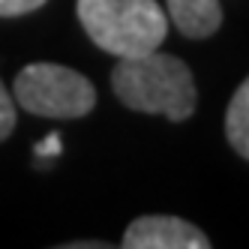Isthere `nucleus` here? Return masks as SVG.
Returning <instances> with one entry per match:
<instances>
[{
    "label": "nucleus",
    "instance_id": "20e7f679",
    "mask_svg": "<svg viewBox=\"0 0 249 249\" xmlns=\"http://www.w3.org/2000/svg\"><path fill=\"white\" fill-rule=\"evenodd\" d=\"M126 249H207L210 240L201 228L180 216H159L147 213L126 225L123 240Z\"/></svg>",
    "mask_w": 249,
    "mask_h": 249
},
{
    "label": "nucleus",
    "instance_id": "423d86ee",
    "mask_svg": "<svg viewBox=\"0 0 249 249\" xmlns=\"http://www.w3.org/2000/svg\"><path fill=\"white\" fill-rule=\"evenodd\" d=\"M225 135L237 156L249 162V78L234 90L225 111Z\"/></svg>",
    "mask_w": 249,
    "mask_h": 249
},
{
    "label": "nucleus",
    "instance_id": "7ed1b4c3",
    "mask_svg": "<svg viewBox=\"0 0 249 249\" xmlns=\"http://www.w3.org/2000/svg\"><path fill=\"white\" fill-rule=\"evenodd\" d=\"M12 99L36 117L75 120L93 111L96 87L78 69L60 63H27L15 75Z\"/></svg>",
    "mask_w": 249,
    "mask_h": 249
},
{
    "label": "nucleus",
    "instance_id": "f03ea898",
    "mask_svg": "<svg viewBox=\"0 0 249 249\" xmlns=\"http://www.w3.org/2000/svg\"><path fill=\"white\" fill-rule=\"evenodd\" d=\"M84 33L114 57H135L162 45L168 15L156 0H78Z\"/></svg>",
    "mask_w": 249,
    "mask_h": 249
},
{
    "label": "nucleus",
    "instance_id": "6e6552de",
    "mask_svg": "<svg viewBox=\"0 0 249 249\" xmlns=\"http://www.w3.org/2000/svg\"><path fill=\"white\" fill-rule=\"evenodd\" d=\"M45 0H0V18H15V15H27L39 9Z\"/></svg>",
    "mask_w": 249,
    "mask_h": 249
},
{
    "label": "nucleus",
    "instance_id": "0eeeda50",
    "mask_svg": "<svg viewBox=\"0 0 249 249\" xmlns=\"http://www.w3.org/2000/svg\"><path fill=\"white\" fill-rule=\"evenodd\" d=\"M15 129V99L6 93L3 81H0V141H6Z\"/></svg>",
    "mask_w": 249,
    "mask_h": 249
},
{
    "label": "nucleus",
    "instance_id": "1a4fd4ad",
    "mask_svg": "<svg viewBox=\"0 0 249 249\" xmlns=\"http://www.w3.org/2000/svg\"><path fill=\"white\" fill-rule=\"evenodd\" d=\"M60 153V138L57 135H48L42 144H36V156H57Z\"/></svg>",
    "mask_w": 249,
    "mask_h": 249
},
{
    "label": "nucleus",
    "instance_id": "f257e3e1",
    "mask_svg": "<svg viewBox=\"0 0 249 249\" xmlns=\"http://www.w3.org/2000/svg\"><path fill=\"white\" fill-rule=\"evenodd\" d=\"M111 87L126 108L141 114H162L174 123L192 117L198 102L192 69L180 57L162 54L159 48L135 57H117Z\"/></svg>",
    "mask_w": 249,
    "mask_h": 249
},
{
    "label": "nucleus",
    "instance_id": "39448f33",
    "mask_svg": "<svg viewBox=\"0 0 249 249\" xmlns=\"http://www.w3.org/2000/svg\"><path fill=\"white\" fill-rule=\"evenodd\" d=\"M165 3H168V18L189 39H207L222 24L219 0H165Z\"/></svg>",
    "mask_w": 249,
    "mask_h": 249
}]
</instances>
